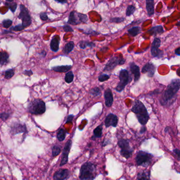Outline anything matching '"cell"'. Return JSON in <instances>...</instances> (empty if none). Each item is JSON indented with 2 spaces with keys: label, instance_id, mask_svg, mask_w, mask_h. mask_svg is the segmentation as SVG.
Listing matches in <instances>:
<instances>
[{
  "label": "cell",
  "instance_id": "1",
  "mask_svg": "<svg viewBox=\"0 0 180 180\" xmlns=\"http://www.w3.org/2000/svg\"><path fill=\"white\" fill-rule=\"evenodd\" d=\"M180 81L179 79H175L171 81L168 87L164 91L160 100L161 105L164 106L171 105L174 98L176 97L180 89Z\"/></svg>",
  "mask_w": 180,
  "mask_h": 180
},
{
  "label": "cell",
  "instance_id": "2",
  "mask_svg": "<svg viewBox=\"0 0 180 180\" xmlns=\"http://www.w3.org/2000/svg\"><path fill=\"white\" fill-rule=\"evenodd\" d=\"M131 111L136 115L139 123L144 126L148 122L150 116L145 105L139 100H135Z\"/></svg>",
  "mask_w": 180,
  "mask_h": 180
},
{
  "label": "cell",
  "instance_id": "3",
  "mask_svg": "<svg viewBox=\"0 0 180 180\" xmlns=\"http://www.w3.org/2000/svg\"><path fill=\"white\" fill-rule=\"evenodd\" d=\"M96 176V166L91 162H86L81 167L79 174L81 180H94Z\"/></svg>",
  "mask_w": 180,
  "mask_h": 180
},
{
  "label": "cell",
  "instance_id": "4",
  "mask_svg": "<svg viewBox=\"0 0 180 180\" xmlns=\"http://www.w3.org/2000/svg\"><path fill=\"white\" fill-rule=\"evenodd\" d=\"M27 110L32 114H43L46 110V104L40 99H34L29 102Z\"/></svg>",
  "mask_w": 180,
  "mask_h": 180
},
{
  "label": "cell",
  "instance_id": "5",
  "mask_svg": "<svg viewBox=\"0 0 180 180\" xmlns=\"http://www.w3.org/2000/svg\"><path fill=\"white\" fill-rule=\"evenodd\" d=\"M119 83L115 88V90L119 93H121L125 87L131 82L132 78L127 70L122 69L119 72Z\"/></svg>",
  "mask_w": 180,
  "mask_h": 180
},
{
  "label": "cell",
  "instance_id": "6",
  "mask_svg": "<svg viewBox=\"0 0 180 180\" xmlns=\"http://www.w3.org/2000/svg\"><path fill=\"white\" fill-rule=\"evenodd\" d=\"M88 20V18L87 15L73 11L70 13L67 23L69 25H76L81 23H87Z\"/></svg>",
  "mask_w": 180,
  "mask_h": 180
},
{
  "label": "cell",
  "instance_id": "7",
  "mask_svg": "<svg viewBox=\"0 0 180 180\" xmlns=\"http://www.w3.org/2000/svg\"><path fill=\"white\" fill-rule=\"evenodd\" d=\"M153 156L144 151H140L137 153L135 158L137 165L147 167L151 164Z\"/></svg>",
  "mask_w": 180,
  "mask_h": 180
},
{
  "label": "cell",
  "instance_id": "8",
  "mask_svg": "<svg viewBox=\"0 0 180 180\" xmlns=\"http://www.w3.org/2000/svg\"><path fill=\"white\" fill-rule=\"evenodd\" d=\"M118 145L120 148V153L121 155L126 159L130 158L134 150L130 146L129 141L126 139H120L118 142Z\"/></svg>",
  "mask_w": 180,
  "mask_h": 180
},
{
  "label": "cell",
  "instance_id": "9",
  "mask_svg": "<svg viewBox=\"0 0 180 180\" xmlns=\"http://www.w3.org/2000/svg\"><path fill=\"white\" fill-rule=\"evenodd\" d=\"M20 12L17 17L22 20V25L25 27V28L29 27L31 25L32 20L29 11L23 4L20 5Z\"/></svg>",
  "mask_w": 180,
  "mask_h": 180
},
{
  "label": "cell",
  "instance_id": "10",
  "mask_svg": "<svg viewBox=\"0 0 180 180\" xmlns=\"http://www.w3.org/2000/svg\"><path fill=\"white\" fill-rule=\"evenodd\" d=\"M125 60L123 58L122 56L119 57L114 56L110 59V60L107 62L106 64L104 71H110L112 70L118 66V65H122L125 63Z\"/></svg>",
  "mask_w": 180,
  "mask_h": 180
},
{
  "label": "cell",
  "instance_id": "11",
  "mask_svg": "<svg viewBox=\"0 0 180 180\" xmlns=\"http://www.w3.org/2000/svg\"><path fill=\"white\" fill-rule=\"evenodd\" d=\"M161 41L160 38H155L151 47V54L152 56L156 58H161L163 55V51L159 50L161 46Z\"/></svg>",
  "mask_w": 180,
  "mask_h": 180
},
{
  "label": "cell",
  "instance_id": "12",
  "mask_svg": "<svg viewBox=\"0 0 180 180\" xmlns=\"http://www.w3.org/2000/svg\"><path fill=\"white\" fill-rule=\"evenodd\" d=\"M72 146V141L71 139H69L68 141L67 142L63 151L62 153V156H61V161L60 164V166H62L68 163V155L70 151L71 147Z\"/></svg>",
  "mask_w": 180,
  "mask_h": 180
},
{
  "label": "cell",
  "instance_id": "13",
  "mask_svg": "<svg viewBox=\"0 0 180 180\" xmlns=\"http://www.w3.org/2000/svg\"><path fill=\"white\" fill-rule=\"evenodd\" d=\"M27 131V126L25 124L19 123H14L11 127L10 133L13 135H15L20 133H25Z\"/></svg>",
  "mask_w": 180,
  "mask_h": 180
},
{
  "label": "cell",
  "instance_id": "14",
  "mask_svg": "<svg viewBox=\"0 0 180 180\" xmlns=\"http://www.w3.org/2000/svg\"><path fill=\"white\" fill-rule=\"evenodd\" d=\"M70 175V172L68 169H60L54 174V180H65L69 178Z\"/></svg>",
  "mask_w": 180,
  "mask_h": 180
},
{
  "label": "cell",
  "instance_id": "15",
  "mask_svg": "<svg viewBox=\"0 0 180 180\" xmlns=\"http://www.w3.org/2000/svg\"><path fill=\"white\" fill-rule=\"evenodd\" d=\"M118 118L116 115L110 113L108 115L107 117H106L105 120V126L108 127L110 126H112L114 127L117 126L118 124Z\"/></svg>",
  "mask_w": 180,
  "mask_h": 180
},
{
  "label": "cell",
  "instance_id": "16",
  "mask_svg": "<svg viewBox=\"0 0 180 180\" xmlns=\"http://www.w3.org/2000/svg\"><path fill=\"white\" fill-rule=\"evenodd\" d=\"M155 66L152 62H148L144 66L142 69L143 73H147V75L150 77H152L155 74Z\"/></svg>",
  "mask_w": 180,
  "mask_h": 180
},
{
  "label": "cell",
  "instance_id": "17",
  "mask_svg": "<svg viewBox=\"0 0 180 180\" xmlns=\"http://www.w3.org/2000/svg\"><path fill=\"white\" fill-rule=\"evenodd\" d=\"M129 68L131 73L134 76V81L136 82L140 78V69L139 66L136 65L134 62H131L129 64Z\"/></svg>",
  "mask_w": 180,
  "mask_h": 180
},
{
  "label": "cell",
  "instance_id": "18",
  "mask_svg": "<svg viewBox=\"0 0 180 180\" xmlns=\"http://www.w3.org/2000/svg\"><path fill=\"white\" fill-rule=\"evenodd\" d=\"M104 96L105 99L106 106L107 107H111L113 103L114 98L112 90H110V89L107 88V89L105 90Z\"/></svg>",
  "mask_w": 180,
  "mask_h": 180
},
{
  "label": "cell",
  "instance_id": "19",
  "mask_svg": "<svg viewBox=\"0 0 180 180\" xmlns=\"http://www.w3.org/2000/svg\"><path fill=\"white\" fill-rule=\"evenodd\" d=\"M60 40V37L58 35H56L52 38L50 42V48L52 51L54 52H57L58 51Z\"/></svg>",
  "mask_w": 180,
  "mask_h": 180
},
{
  "label": "cell",
  "instance_id": "20",
  "mask_svg": "<svg viewBox=\"0 0 180 180\" xmlns=\"http://www.w3.org/2000/svg\"><path fill=\"white\" fill-rule=\"evenodd\" d=\"M146 8L147 15L149 17L153 15L154 13V2L153 0H147L146 1Z\"/></svg>",
  "mask_w": 180,
  "mask_h": 180
},
{
  "label": "cell",
  "instance_id": "21",
  "mask_svg": "<svg viewBox=\"0 0 180 180\" xmlns=\"http://www.w3.org/2000/svg\"><path fill=\"white\" fill-rule=\"evenodd\" d=\"M164 31L162 25H157L152 28L151 29L149 30L146 32L149 33V34H151L152 36H156L157 34L162 33Z\"/></svg>",
  "mask_w": 180,
  "mask_h": 180
},
{
  "label": "cell",
  "instance_id": "22",
  "mask_svg": "<svg viewBox=\"0 0 180 180\" xmlns=\"http://www.w3.org/2000/svg\"><path fill=\"white\" fill-rule=\"evenodd\" d=\"M72 68V66L70 65H66V66H58L54 67L52 68V70L58 72V73H66L68 72Z\"/></svg>",
  "mask_w": 180,
  "mask_h": 180
},
{
  "label": "cell",
  "instance_id": "23",
  "mask_svg": "<svg viewBox=\"0 0 180 180\" xmlns=\"http://www.w3.org/2000/svg\"><path fill=\"white\" fill-rule=\"evenodd\" d=\"M9 55L5 51H0V67L4 66L9 62Z\"/></svg>",
  "mask_w": 180,
  "mask_h": 180
},
{
  "label": "cell",
  "instance_id": "24",
  "mask_svg": "<svg viewBox=\"0 0 180 180\" xmlns=\"http://www.w3.org/2000/svg\"><path fill=\"white\" fill-rule=\"evenodd\" d=\"M137 180H150V172L146 171L140 172L138 174Z\"/></svg>",
  "mask_w": 180,
  "mask_h": 180
},
{
  "label": "cell",
  "instance_id": "25",
  "mask_svg": "<svg viewBox=\"0 0 180 180\" xmlns=\"http://www.w3.org/2000/svg\"><path fill=\"white\" fill-rule=\"evenodd\" d=\"M79 46H80L81 49H85L87 47H90L93 48L95 47L96 44L93 42L89 41H81L79 43Z\"/></svg>",
  "mask_w": 180,
  "mask_h": 180
},
{
  "label": "cell",
  "instance_id": "26",
  "mask_svg": "<svg viewBox=\"0 0 180 180\" xmlns=\"http://www.w3.org/2000/svg\"><path fill=\"white\" fill-rule=\"evenodd\" d=\"M102 125H99L97 127L94 131V135L92 137L93 139H95L96 138H100L102 136Z\"/></svg>",
  "mask_w": 180,
  "mask_h": 180
},
{
  "label": "cell",
  "instance_id": "27",
  "mask_svg": "<svg viewBox=\"0 0 180 180\" xmlns=\"http://www.w3.org/2000/svg\"><path fill=\"white\" fill-rule=\"evenodd\" d=\"M141 29L140 27H138V26L132 27L128 30V33L131 37L136 36L141 32Z\"/></svg>",
  "mask_w": 180,
  "mask_h": 180
},
{
  "label": "cell",
  "instance_id": "28",
  "mask_svg": "<svg viewBox=\"0 0 180 180\" xmlns=\"http://www.w3.org/2000/svg\"><path fill=\"white\" fill-rule=\"evenodd\" d=\"M75 47V44L73 41L69 42L66 44L63 48V51L65 54H68L73 51Z\"/></svg>",
  "mask_w": 180,
  "mask_h": 180
},
{
  "label": "cell",
  "instance_id": "29",
  "mask_svg": "<svg viewBox=\"0 0 180 180\" xmlns=\"http://www.w3.org/2000/svg\"><path fill=\"white\" fill-rule=\"evenodd\" d=\"M66 136V130L63 129V128H60V129H59L58 131V133H57V139H58L59 141L60 142L63 141L65 140V139Z\"/></svg>",
  "mask_w": 180,
  "mask_h": 180
},
{
  "label": "cell",
  "instance_id": "30",
  "mask_svg": "<svg viewBox=\"0 0 180 180\" xmlns=\"http://www.w3.org/2000/svg\"><path fill=\"white\" fill-rule=\"evenodd\" d=\"M5 5L8 7L13 13L15 12L17 7V4L16 3L13 2V1H7L5 3Z\"/></svg>",
  "mask_w": 180,
  "mask_h": 180
},
{
  "label": "cell",
  "instance_id": "31",
  "mask_svg": "<svg viewBox=\"0 0 180 180\" xmlns=\"http://www.w3.org/2000/svg\"><path fill=\"white\" fill-rule=\"evenodd\" d=\"M73 78H74V75H73V72L68 71V73H66L65 77V80L66 83H70L73 81Z\"/></svg>",
  "mask_w": 180,
  "mask_h": 180
},
{
  "label": "cell",
  "instance_id": "32",
  "mask_svg": "<svg viewBox=\"0 0 180 180\" xmlns=\"http://www.w3.org/2000/svg\"><path fill=\"white\" fill-rule=\"evenodd\" d=\"M136 11V7L133 5H129L127 8L126 15L127 17H130L131 15H133Z\"/></svg>",
  "mask_w": 180,
  "mask_h": 180
},
{
  "label": "cell",
  "instance_id": "33",
  "mask_svg": "<svg viewBox=\"0 0 180 180\" xmlns=\"http://www.w3.org/2000/svg\"><path fill=\"white\" fill-rule=\"evenodd\" d=\"M15 75V70L13 69H10L7 71H5L4 73V77L5 79H9L12 78Z\"/></svg>",
  "mask_w": 180,
  "mask_h": 180
},
{
  "label": "cell",
  "instance_id": "34",
  "mask_svg": "<svg viewBox=\"0 0 180 180\" xmlns=\"http://www.w3.org/2000/svg\"><path fill=\"white\" fill-rule=\"evenodd\" d=\"M60 152H61V149L59 146L55 145L52 147V154L53 157H56L60 153Z\"/></svg>",
  "mask_w": 180,
  "mask_h": 180
},
{
  "label": "cell",
  "instance_id": "35",
  "mask_svg": "<svg viewBox=\"0 0 180 180\" xmlns=\"http://www.w3.org/2000/svg\"><path fill=\"white\" fill-rule=\"evenodd\" d=\"M101 90L99 87H95L90 91V94L94 97H97L100 94Z\"/></svg>",
  "mask_w": 180,
  "mask_h": 180
},
{
  "label": "cell",
  "instance_id": "36",
  "mask_svg": "<svg viewBox=\"0 0 180 180\" xmlns=\"http://www.w3.org/2000/svg\"><path fill=\"white\" fill-rule=\"evenodd\" d=\"M12 21L11 20L6 19L3 21V27L5 28L6 29H7L9 27H11V25H12Z\"/></svg>",
  "mask_w": 180,
  "mask_h": 180
},
{
  "label": "cell",
  "instance_id": "37",
  "mask_svg": "<svg viewBox=\"0 0 180 180\" xmlns=\"http://www.w3.org/2000/svg\"><path fill=\"white\" fill-rule=\"evenodd\" d=\"M110 75L107 74H102L101 75H100L98 77V81H99L100 82H104L105 81H107L110 79Z\"/></svg>",
  "mask_w": 180,
  "mask_h": 180
},
{
  "label": "cell",
  "instance_id": "38",
  "mask_svg": "<svg viewBox=\"0 0 180 180\" xmlns=\"http://www.w3.org/2000/svg\"><path fill=\"white\" fill-rule=\"evenodd\" d=\"M125 20L124 17H112L111 18L110 20V21L111 22H114V23H120V22H123L124 21V20Z\"/></svg>",
  "mask_w": 180,
  "mask_h": 180
},
{
  "label": "cell",
  "instance_id": "39",
  "mask_svg": "<svg viewBox=\"0 0 180 180\" xmlns=\"http://www.w3.org/2000/svg\"><path fill=\"white\" fill-rule=\"evenodd\" d=\"M25 29V27L21 25H19L15 26V27H11L10 28V30H13L15 31H21Z\"/></svg>",
  "mask_w": 180,
  "mask_h": 180
},
{
  "label": "cell",
  "instance_id": "40",
  "mask_svg": "<svg viewBox=\"0 0 180 180\" xmlns=\"http://www.w3.org/2000/svg\"><path fill=\"white\" fill-rule=\"evenodd\" d=\"M9 117H10V114L8 112H4L0 114V118L2 119L3 121H6Z\"/></svg>",
  "mask_w": 180,
  "mask_h": 180
},
{
  "label": "cell",
  "instance_id": "41",
  "mask_svg": "<svg viewBox=\"0 0 180 180\" xmlns=\"http://www.w3.org/2000/svg\"><path fill=\"white\" fill-rule=\"evenodd\" d=\"M173 153L174 154L176 158L178 159V161H180V151L179 149H174L173 150Z\"/></svg>",
  "mask_w": 180,
  "mask_h": 180
},
{
  "label": "cell",
  "instance_id": "42",
  "mask_svg": "<svg viewBox=\"0 0 180 180\" xmlns=\"http://www.w3.org/2000/svg\"><path fill=\"white\" fill-rule=\"evenodd\" d=\"M40 19H41L42 21H46V20L48 19V15H46V13L45 12L41 13L40 14Z\"/></svg>",
  "mask_w": 180,
  "mask_h": 180
},
{
  "label": "cell",
  "instance_id": "43",
  "mask_svg": "<svg viewBox=\"0 0 180 180\" xmlns=\"http://www.w3.org/2000/svg\"><path fill=\"white\" fill-rule=\"evenodd\" d=\"M63 30L67 32H73V28L68 25H65L63 27Z\"/></svg>",
  "mask_w": 180,
  "mask_h": 180
},
{
  "label": "cell",
  "instance_id": "44",
  "mask_svg": "<svg viewBox=\"0 0 180 180\" xmlns=\"http://www.w3.org/2000/svg\"><path fill=\"white\" fill-rule=\"evenodd\" d=\"M73 117L74 116L73 115H69L68 117H67V121H66V123H72L73 122Z\"/></svg>",
  "mask_w": 180,
  "mask_h": 180
},
{
  "label": "cell",
  "instance_id": "45",
  "mask_svg": "<svg viewBox=\"0 0 180 180\" xmlns=\"http://www.w3.org/2000/svg\"><path fill=\"white\" fill-rule=\"evenodd\" d=\"M23 73L25 75H27L28 77H30L33 75V72L31 70H25L23 71Z\"/></svg>",
  "mask_w": 180,
  "mask_h": 180
},
{
  "label": "cell",
  "instance_id": "46",
  "mask_svg": "<svg viewBox=\"0 0 180 180\" xmlns=\"http://www.w3.org/2000/svg\"><path fill=\"white\" fill-rule=\"evenodd\" d=\"M180 47H179V48H177V49H176V50H175V54H177V55H178V56H180Z\"/></svg>",
  "mask_w": 180,
  "mask_h": 180
},
{
  "label": "cell",
  "instance_id": "47",
  "mask_svg": "<svg viewBox=\"0 0 180 180\" xmlns=\"http://www.w3.org/2000/svg\"><path fill=\"white\" fill-rule=\"evenodd\" d=\"M146 131V127L145 126H143V127H142L141 130V133H144Z\"/></svg>",
  "mask_w": 180,
  "mask_h": 180
},
{
  "label": "cell",
  "instance_id": "48",
  "mask_svg": "<svg viewBox=\"0 0 180 180\" xmlns=\"http://www.w3.org/2000/svg\"><path fill=\"white\" fill-rule=\"evenodd\" d=\"M57 2L59 3H62V4H64V3H67V1H56Z\"/></svg>",
  "mask_w": 180,
  "mask_h": 180
},
{
  "label": "cell",
  "instance_id": "49",
  "mask_svg": "<svg viewBox=\"0 0 180 180\" xmlns=\"http://www.w3.org/2000/svg\"><path fill=\"white\" fill-rule=\"evenodd\" d=\"M179 23H180V22H178V26H179Z\"/></svg>",
  "mask_w": 180,
  "mask_h": 180
}]
</instances>
